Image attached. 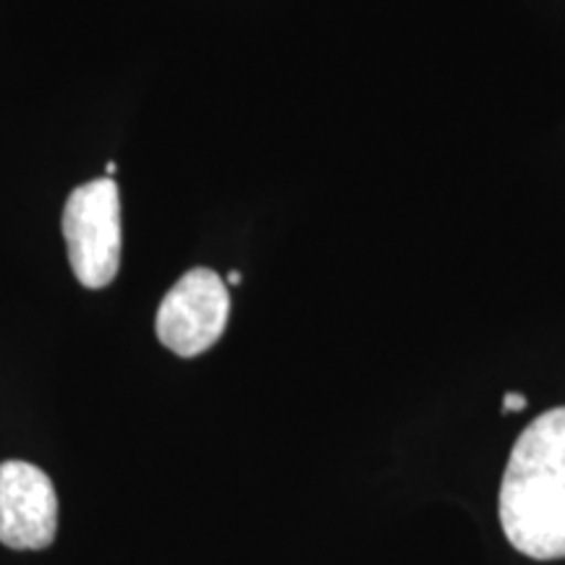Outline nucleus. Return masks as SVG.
Returning <instances> with one entry per match:
<instances>
[{
    "label": "nucleus",
    "mask_w": 565,
    "mask_h": 565,
    "mask_svg": "<svg viewBox=\"0 0 565 565\" xmlns=\"http://www.w3.org/2000/svg\"><path fill=\"white\" fill-rule=\"evenodd\" d=\"M526 404H529V401L521 393H505L503 395V412H508V414L521 412V408H526Z\"/></svg>",
    "instance_id": "39448f33"
},
{
    "label": "nucleus",
    "mask_w": 565,
    "mask_h": 565,
    "mask_svg": "<svg viewBox=\"0 0 565 565\" xmlns=\"http://www.w3.org/2000/svg\"><path fill=\"white\" fill-rule=\"evenodd\" d=\"M63 236L76 280L87 288L110 286L121 265L118 183L105 175L74 189L63 210Z\"/></svg>",
    "instance_id": "f03ea898"
},
{
    "label": "nucleus",
    "mask_w": 565,
    "mask_h": 565,
    "mask_svg": "<svg viewBox=\"0 0 565 565\" xmlns=\"http://www.w3.org/2000/svg\"><path fill=\"white\" fill-rule=\"evenodd\" d=\"M500 524L526 557H565V406L536 416L515 440L500 484Z\"/></svg>",
    "instance_id": "f257e3e1"
},
{
    "label": "nucleus",
    "mask_w": 565,
    "mask_h": 565,
    "mask_svg": "<svg viewBox=\"0 0 565 565\" xmlns=\"http://www.w3.org/2000/svg\"><path fill=\"white\" fill-rule=\"evenodd\" d=\"M238 282H242V273H238V270L228 273V286H238Z\"/></svg>",
    "instance_id": "423d86ee"
},
{
    "label": "nucleus",
    "mask_w": 565,
    "mask_h": 565,
    "mask_svg": "<svg viewBox=\"0 0 565 565\" xmlns=\"http://www.w3.org/2000/svg\"><path fill=\"white\" fill-rule=\"evenodd\" d=\"M231 317L225 280L207 267H194L166 294L158 309V338L175 356L192 359L221 341Z\"/></svg>",
    "instance_id": "7ed1b4c3"
},
{
    "label": "nucleus",
    "mask_w": 565,
    "mask_h": 565,
    "mask_svg": "<svg viewBox=\"0 0 565 565\" xmlns=\"http://www.w3.org/2000/svg\"><path fill=\"white\" fill-rule=\"evenodd\" d=\"M58 532V494L51 477L26 461L0 463V542L45 550Z\"/></svg>",
    "instance_id": "20e7f679"
},
{
    "label": "nucleus",
    "mask_w": 565,
    "mask_h": 565,
    "mask_svg": "<svg viewBox=\"0 0 565 565\" xmlns=\"http://www.w3.org/2000/svg\"><path fill=\"white\" fill-rule=\"evenodd\" d=\"M113 173H116V162H108V179H113Z\"/></svg>",
    "instance_id": "0eeeda50"
}]
</instances>
